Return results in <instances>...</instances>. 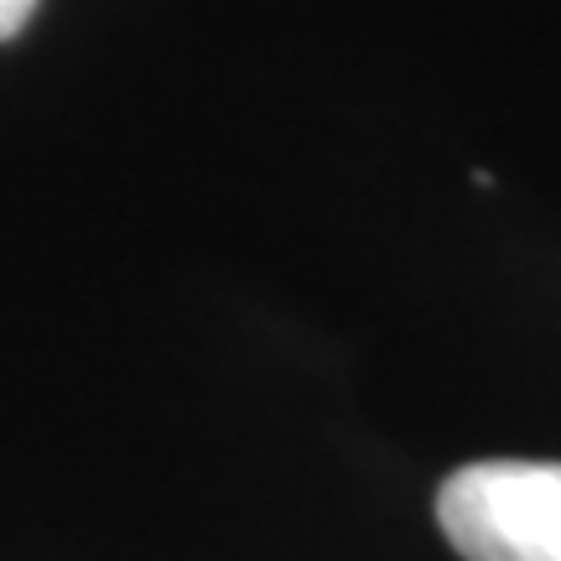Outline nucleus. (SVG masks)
I'll use <instances>...</instances> for the list:
<instances>
[{
	"label": "nucleus",
	"instance_id": "nucleus-1",
	"mask_svg": "<svg viewBox=\"0 0 561 561\" xmlns=\"http://www.w3.org/2000/svg\"><path fill=\"white\" fill-rule=\"evenodd\" d=\"M437 525L462 561H561V462H468L437 489Z\"/></svg>",
	"mask_w": 561,
	"mask_h": 561
},
{
	"label": "nucleus",
	"instance_id": "nucleus-2",
	"mask_svg": "<svg viewBox=\"0 0 561 561\" xmlns=\"http://www.w3.org/2000/svg\"><path fill=\"white\" fill-rule=\"evenodd\" d=\"M32 11H37V0H0V42H11L32 21Z\"/></svg>",
	"mask_w": 561,
	"mask_h": 561
}]
</instances>
